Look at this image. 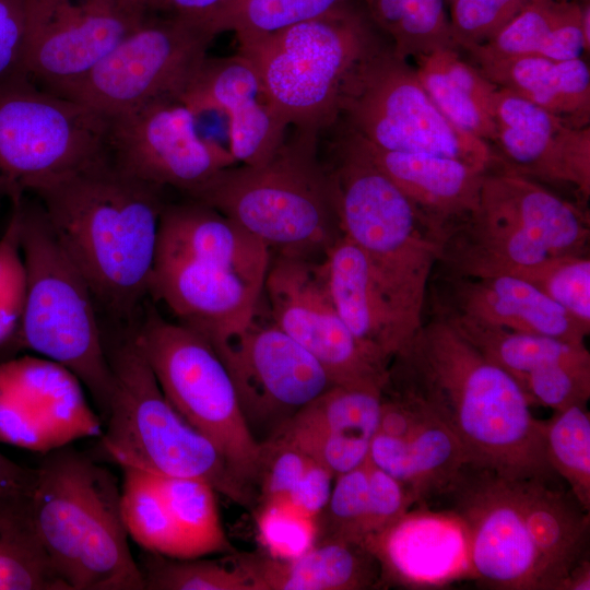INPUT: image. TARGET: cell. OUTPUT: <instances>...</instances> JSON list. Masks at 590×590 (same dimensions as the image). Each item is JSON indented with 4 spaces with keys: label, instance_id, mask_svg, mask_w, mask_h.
<instances>
[{
    "label": "cell",
    "instance_id": "60d3db41",
    "mask_svg": "<svg viewBox=\"0 0 590 590\" xmlns=\"http://www.w3.org/2000/svg\"><path fill=\"white\" fill-rule=\"evenodd\" d=\"M346 0H229L212 23L215 35L252 40L319 16Z\"/></svg>",
    "mask_w": 590,
    "mask_h": 590
},
{
    "label": "cell",
    "instance_id": "ba28073f",
    "mask_svg": "<svg viewBox=\"0 0 590 590\" xmlns=\"http://www.w3.org/2000/svg\"><path fill=\"white\" fill-rule=\"evenodd\" d=\"M330 173L342 235L365 255L377 281L416 332L442 244L406 196L351 134Z\"/></svg>",
    "mask_w": 590,
    "mask_h": 590
},
{
    "label": "cell",
    "instance_id": "8992f818",
    "mask_svg": "<svg viewBox=\"0 0 590 590\" xmlns=\"http://www.w3.org/2000/svg\"><path fill=\"white\" fill-rule=\"evenodd\" d=\"M105 344L114 391L98 437L103 453L121 468L202 480L232 502L253 507L257 495L164 396L132 324L110 346Z\"/></svg>",
    "mask_w": 590,
    "mask_h": 590
},
{
    "label": "cell",
    "instance_id": "cb8c5ba5",
    "mask_svg": "<svg viewBox=\"0 0 590 590\" xmlns=\"http://www.w3.org/2000/svg\"><path fill=\"white\" fill-rule=\"evenodd\" d=\"M381 399L380 388L333 385L273 437L296 446L337 476L368 460Z\"/></svg>",
    "mask_w": 590,
    "mask_h": 590
},
{
    "label": "cell",
    "instance_id": "9a60e30c",
    "mask_svg": "<svg viewBox=\"0 0 590 590\" xmlns=\"http://www.w3.org/2000/svg\"><path fill=\"white\" fill-rule=\"evenodd\" d=\"M322 259L286 255L271 259L262 290L269 316L319 362L334 385L384 390L389 365L368 353L342 320Z\"/></svg>",
    "mask_w": 590,
    "mask_h": 590
},
{
    "label": "cell",
    "instance_id": "ab89813d",
    "mask_svg": "<svg viewBox=\"0 0 590 590\" xmlns=\"http://www.w3.org/2000/svg\"><path fill=\"white\" fill-rule=\"evenodd\" d=\"M544 449L548 465L569 485L570 493L590 509V413L587 404L556 411L544 422Z\"/></svg>",
    "mask_w": 590,
    "mask_h": 590
},
{
    "label": "cell",
    "instance_id": "f1b7e54d",
    "mask_svg": "<svg viewBox=\"0 0 590 590\" xmlns=\"http://www.w3.org/2000/svg\"><path fill=\"white\" fill-rule=\"evenodd\" d=\"M253 590H366L379 586L380 568L362 543L317 540L302 555L276 558L266 552L233 553Z\"/></svg>",
    "mask_w": 590,
    "mask_h": 590
},
{
    "label": "cell",
    "instance_id": "7dc6e473",
    "mask_svg": "<svg viewBox=\"0 0 590 590\" xmlns=\"http://www.w3.org/2000/svg\"><path fill=\"white\" fill-rule=\"evenodd\" d=\"M533 0H456L449 5L451 35L467 50L493 38Z\"/></svg>",
    "mask_w": 590,
    "mask_h": 590
},
{
    "label": "cell",
    "instance_id": "c3c4849f",
    "mask_svg": "<svg viewBox=\"0 0 590 590\" xmlns=\"http://www.w3.org/2000/svg\"><path fill=\"white\" fill-rule=\"evenodd\" d=\"M530 404L562 411L587 404L590 398V361L565 362L528 375L521 382Z\"/></svg>",
    "mask_w": 590,
    "mask_h": 590
},
{
    "label": "cell",
    "instance_id": "9c48e42d",
    "mask_svg": "<svg viewBox=\"0 0 590 590\" xmlns=\"http://www.w3.org/2000/svg\"><path fill=\"white\" fill-rule=\"evenodd\" d=\"M585 216L527 176L488 172L476 209L444 240L439 262L449 275L506 274L565 255H582Z\"/></svg>",
    "mask_w": 590,
    "mask_h": 590
},
{
    "label": "cell",
    "instance_id": "11a10c76",
    "mask_svg": "<svg viewBox=\"0 0 590 590\" xmlns=\"http://www.w3.org/2000/svg\"><path fill=\"white\" fill-rule=\"evenodd\" d=\"M35 474V469L23 467L0 452V496L31 494Z\"/></svg>",
    "mask_w": 590,
    "mask_h": 590
},
{
    "label": "cell",
    "instance_id": "f35d334b",
    "mask_svg": "<svg viewBox=\"0 0 590 590\" xmlns=\"http://www.w3.org/2000/svg\"><path fill=\"white\" fill-rule=\"evenodd\" d=\"M408 445L409 492L414 504L446 495L469 464L458 438L432 414L410 436Z\"/></svg>",
    "mask_w": 590,
    "mask_h": 590
},
{
    "label": "cell",
    "instance_id": "8d00e7d4",
    "mask_svg": "<svg viewBox=\"0 0 590 590\" xmlns=\"http://www.w3.org/2000/svg\"><path fill=\"white\" fill-rule=\"evenodd\" d=\"M155 476L181 538L185 558L235 553L220 518L216 491L209 483L192 477Z\"/></svg>",
    "mask_w": 590,
    "mask_h": 590
},
{
    "label": "cell",
    "instance_id": "6da1fadb",
    "mask_svg": "<svg viewBox=\"0 0 590 590\" xmlns=\"http://www.w3.org/2000/svg\"><path fill=\"white\" fill-rule=\"evenodd\" d=\"M384 389L412 398L462 445L468 467L550 481L544 422L520 385L437 315L393 356Z\"/></svg>",
    "mask_w": 590,
    "mask_h": 590
},
{
    "label": "cell",
    "instance_id": "7bdbcfd3",
    "mask_svg": "<svg viewBox=\"0 0 590 590\" xmlns=\"http://www.w3.org/2000/svg\"><path fill=\"white\" fill-rule=\"evenodd\" d=\"M506 274L530 283L590 328V259L586 253L550 258Z\"/></svg>",
    "mask_w": 590,
    "mask_h": 590
},
{
    "label": "cell",
    "instance_id": "ac0fdd59",
    "mask_svg": "<svg viewBox=\"0 0 590 590\" xmlns=\"http://www.w3.org/2000/svg\"><path fill=\"white\" fill-rule=\"evenodd\" d=\"M516 481L467 467L446 495L467 530L471 578L491 589L543 590Z\"/></svg>",
    "mask_w": 590,
    "mask_h": 590
},
{
    "label": "cell",
    "instance_id": "4dcf8cb0",
    "mask_svg": "<svg viewBox=\"0 0 590 590\" xmlns=\"http://www.w3.org/2000/svg\"><path fill=\"white\" fill-rule=\"evenodd\" d=\"M474 62L497 87L512 92L574 127H589L590 70L581 58L554 60L526 55Z\"/></svg>",
    "mask_w": 590,
    "mask_h": 590
},
{
    "label": "cell",
    "instance_id": "680465c9",
    "mask_svg": "<svg viewBox=\"0 0 590 590\" xmlns=\"http://www.w3.org/2000/svg\"><path fill=\"white\" fill-rule=\"evenodd\" d=\"M576 1L580 3V2H585V1H588V0H576Z\"/></svg>",
    "mask_w": 590,
    "mask_h": 590
},
{
    "label": "cell",
    "instance_id": "83f0119b",
    "mask_svg": "<svg viewBox=\"0 0 590 590\" xmlns=\"http://www.w3.org/2000/svg\"><path fill=\"white\" fill-rule=\"evenodd\" d=\"M322 261L342 320L368 353L389 365L415 331L377 281L365 255L346 236L341 235Z\"/></svg>",
    "mask_w": 590,
    "mask_h": 590
},
{
    "label": "cell",
    "instance_id": "681fc988",
    "mask_svg": "<svg viewBox=\"0 0 590 590\" xmlns=\"http://www.w3.org/2000/svg\"><path fill=\"white\" fill-rule=\"evenodd\" d=\"M260 445L257 503L287 499L311 459L299 448L279 437Z\"/></svg>",
    "mask_w": 590,
    "mask_h": 590
},
{
    "label": "cell",
    "instance_id": "30bf717a",
    "mask_svg": "<svg viewBox=\"0 0 590 590\" xmlns=\"http://www.w3.org/2000/svg\"><path fill=\"white\" fill-rule=\"evenodd\" d=\"M132 328L166 399L257 495L261 445L245 422L229 374L212 343L166 320L152 305Z\"/></svg>",
    "mask_w": 590,
    "mask_h": 590
},
{
    "label": "cell",
    "instance_id": "2e32d148",
    "mask_svg": "<svg viewBox=\"0 0 590 590\" xmlns=\"http://www.w3.org/2000/svg\"><path fill=\"white\" fill-rule=\"evenodd\" d=\"M198 116L178 98H164L108 118L109 161L123 174L191 194L236 165L229 150L203 137Z\"/></svg>",
    "mask_w": 590,
    "mask_h": 590
},
{
    "label": "cell",
    "instance_id": "484cf974",
    "mask_svg": "<svg viewBox=\"0 0 590 590\" xmlns=\"http://www.w3.org/2000/svg\"><path fill=\"white\" fill-rule=\"evenodd\" d=\"M186 260L232 271L263 290L271 251L217 210L196 200L164 205L155 261Z\"/></svg>",
    "mask_w": 590,
    "mask_h": 590
},
{
    "label": "cell",
    "instance_id": "f5cc1de1",
    "mask_svg": "<svg viewBox=\"0 0 590 590\" xmlns=\"http://www.w3.org/2000/svg\"><path fill=\"white\" fill-rule=\"evenodd\" d=\"M334 477L327 468L311 460L286 500L317 519L329 500Z\"/></svg>",
    "mask_w": 590,
    "mask_h": 590
},
{
    "label": "cell",
    "instance_id": "e0dca14e",
    "mask_svg": "<svg viewBox=\"0 0 590 590\" xmlns=\"http://www.w3.org/2000/svg\"><path fill=\"white\" fill-rule=\"evenodd\" d=\"M144 0H30L24 73L50 91L104 59L144 17Z\"/></svg>",
    "mask_w": 590,
    "mask_h": 590
},
{
    "label": "cell",
    "instance_id": "db71d44e",
    "mask_svg": "<svg viewBox=\"0 0 590 590\" xmlns=\"http://www.w3.org/2000/svg\"><path fill=\"white\" fill-rule=\"evenodd\" d=\"M228 1L229 0H144L145 5L150 10L198 22L205 25L211 31L213 21Z\"/></svg>",
    "mask_w": 590,
    "mask_h": 590
},
{
    "label": "cell",
    "instance_id": "816d5d0a",
    "mask_svg": "<svg viewBox=\"0 0 590 590\" xmlns=\"http://www.w3.org/2000/svg\"><path fill=\"white\" fill-rule=\"evenodd\" d=\"M30 0H0V81L24 73Z\"/></svg>",
    "mask_w": 590,
    "mask_h": 590
},
{
    "label": "cell",
    "instance_id": "d6a6232c",
    "mask_svg": "<svg viewBox=\"0 0 590 590\" xmlns=\"http://www.w3.org/2000/svg\"><path fill=\"white\" fill-rule=\"evenodd\" d=\"M438 315L519 385L528 375L551 365L590 361L586 343L485 326L453 315Z\"/></svg>",
    "mask_w": 590,
    "mask_h": 590
},
{
    "label": "cell",
    "instance_id": "b9f144b4",
    "mask_svg": "<svg viewBox=\"0 0 590 590\" xmlns=\"http://www.w3.org/2000/svg\"><path fill=\"white\" fill-rule=\"evenodd\" d=\"M138 564L144 590H253L232 558H174L144 552Z\"/></svg>",
    "mask_w": 590,
    "mask_h": 590
},
{
    "label": "cell",
    "instance_id": "6f0895ef",
    "mask_svg": "<svg viewBox=\"0 0 590 590\" xmlns=\"http://www.w3.org/2000/svg\"><path fill=\"white\" fill-rule=\"evenodd\" d=\"M453 1H456V0H445L446 5H447L448 8H449V5H450Z\"/></svg>",
    "mask_w": 590,
    "mask_h": 590
},
{
    "label": "cell",
    "instance_id": "603a6c76",
    "mask_svg": "<svg viewBox=\"0 0 590 590\" xmlns=\"http://www.w3.org/2000/svg\"><path fill=\"white\" fill-rule=\"evenodd\" d=\"M149 294L214 345L252 320L262 288L216 266L173 260L154 262Z\"/></svg>",
    "mask_w": 590,
    "mask_h": 590
},
{
    "label": "cell",
    "instance_id": "52a82bcc",
    "mask_svg": "<svg viewBox=\"0 0 590 590\" xmlns=\"http://www.w3.org/2000/svg\"><path fill=\"white\" fill-rule=\"evenodd\" d=\"M381 33L357 0L282 31L238 43L288 126L319 131L340 114L345 92Z\"/></svg>",
    "mask_w": 590,
    "mask_h": 590
},
{
    "label": "cell",
    "instance_id": "7c38bea8",
    "mask_svg": "<svg viewBox=\"0 0 590 590\" xmlns=\"http://www.w3.org/2000/svg\"><path fill=\"white\" fill-rule=\"evenodd\" d=\"M341 114L351 132L384 150L452 157L484 172L502 162L491 144L446 118L390 46L381 45L357 70Z\"/></svg>",
    "mask_w": 590,
    "mask_h": 590
},
{
    "label": "cell",
    "instance_id": "836d02e7",
    "mask_svg": "<svg viewBox=\"0 0 590 590\" xmlns=\"http://www.w3.org/2000/svg\"><path fill=\"white\" fill-rule=\"evenodd\" d=\"M30 497L0 496V590H69L37 535Z\"/></svg>",
    "mask_w": 590,
    "mask_h": 590
},
{
    "label": "cell",
    "instance_id": "5b68a950",
    "mask_svg": "<svg viewBox=\"0 0 590 590\" xmlns=\"http://www.w3.org/2000/svg\"><path fill=\"white\" fill-rule=\"evenodd\" d=\"M11 203L26 270L24 312L13 340L74 374L103 422L114 378L93 293L54 234L39 200L24 194Z\"/></svg>",
    "mask_w": 590,
    "mask_h": 590
},
{
    "label": "cell",
    "instance_id": "4316f807",
    "mask_svg": "<svg viewBox=\"0 0 590 590\" xmlns=\"http://www.w3.org/2000/svg\"><path fill=\"white\" fill-rule=\"evenodd\" d=\"M349 133L406 196L441 244L476 209L488 172L452 157L384 150Z\"/></svg>",
    "mask_w": 590,
    "mask_h": 590
},
{
    "label": "cell",
    "instance_id": "f546056e",
    "mask_svg": "<svg viewBox=\"0 0 590 590\" xmlns=\"http://www.w3.org/2000/svg\"><path fill=\"white\" fill-rule=\"evenodd\" d=\"M548 482L519 480L516 489L543 590H560L569 571L586 557L590 518L570 492L551 487Z\"/></svg>",
    "mask_w": 590,
    "mask_h": 590
},
{
    "label": "cell",
    "instance_id": "1f68e13d",
    "mask_svg": "<svg viewBox=\"0 0 590 590\" xmlns=\"http://www.w3.org/2000/svg\"><path fill=\"white\" fill-rule=\"evenodd\" d=\"M417 78L437 108L456 127L488 144L496 138L492 99L497 88L456 48L418 56Z\"/></svg>",
    "mask_w": 590,
    "mask_h": 590
},
{
    "label": "cell",
    "instance_id": "d6986e66",
    "mask_svg": "<svg viewBox=\"0 0 590 590\" xmlns=\"http://www.w3.org/2000/svg\"><path fill=\"white\" fill-rule=\"evenodd\" d=\"M81 381L50 361L25 358L0 366V439L43 453L103 433Z\"/></svg>",
    "mask_w": 590,
    "mask_h": 590
},
{
    "label": "cell",
    "instance_id": "e575fe53",
    "mask_svg": "<svg viewBox=\"0 0 590 590\" xmlns=\"http://www.w3.org/2000/svg\"><path fill=\"white\" fill-rule=\"evenodd\" d=\"M576 0H533L488 42L467 49L473 60L536 55L556 59L574 35Z\"/></svg>",
    "mask_w": 590,
    "mask_h": 590
},
{
    "label": "cell",
    "instance_id": "4fadbf2b",
    "mask_svg": "<svg viewBox=\"0 0 590 590\" xmlns=\"http://www.w3.org/2000/svg\"><path fill=\"white\" fill-rule=\"evenodd\" d=\"M215 36L203 24L148 9L138 26L93 69L48 92L107 118L179 98Z\"/></svg>",
    "mask_w": 590,
    "mask_h": 590
},
{
    "label": "cell",
    "instance_id": "74e56055",
    "mask_svg": "<svg viewBox=\"0 0 590 590\" xmlns=\"http://www.w3.org/2000/svg\"><path fill=\"white\" fill-rule=\"evenodd\" d=\"M121 469L120 509L128 535L144 552L185 558L181 538L156 476L131 467Z\"/></svg>",
    "mask_w": 590,
    "mask_h": 590
},
{
    "label": "cell",
    "instance_id": "7a4b0ae2",
    "mask_svg": "<svg viewBox=\"0 0 590 590\" xmlns=\"http://www.w3.org/2000/svg\"><path fill=\"white\" fill-rule=\"evenodd\" d=\"M162 189L123 174L107 157L32 194L96 305L128 324L149 293Z\"/></svg>",
    "mask_w": 590,
    "mask_h": 590
},
{
    "label": "cell",
    "instance_id": "5bb4252c",
    "mask_svg": "<svg viewBox=\"0 0 590 590\" xmlns=\"http://www.w3.org/2000/svg\"><path fill=\"white\" fill-rule=\"evenodd\" d=\"M213 346L259 444L275 436L305 405L334 385L309 352L270 316L260 318L258 309L243 330Z\"/></svg>",
    "mask_w": 590,
    "mask_h": 590
},
{
    "label": "cell",
    "instance_id": "f907efd6",
    "mask_svg": "<svg viewBox=\"0 0 590 590\" xmlns=\"http://www.w3.org/2000/svg\"><path fill=\"white\" fill-rule=\"evenodd\" d=\"M368 463V503L364 542L394 523L414 505L410 492L400 481L369 461Z\"/></svg>",
    "mask_w": 590,
    "mask_h": 590
},
{
    "label": "cell",
    "instance_id": "f6af8a7d",
    "mask_svg": "<svg viewBox=\"0 0 590 590\" xmlns=\"http://www.w3.org/2000/svg\"><path fill=\"white\" fill-rule=\"evenodd\" d=\"M256 523L266 553L276 558H295L317 540V519L297 509L290 500H271L256 506Z\"/></svg>",
    "mask_w": 590,
    "mask_h": 590
},
{
    "label": "cell",
    "instance_id": "ffe728a7",
    "mask_svg": "<svg viewBox=\"0 0 590 590\" xmlns=\"http://www.w3.org/2000/svg\"><path fill=\"white\" fill-rule=\"evenodd\" d=\"M178 99L198 117L217 111L226 118L227 149L237 163L262 165L286 141L290 126L273 107L255 66L239 52L206 56Z\"/></svg>",
    "mask_w": 590,
    "mask_h": 590
},
{
    "label": "cell",
    "instance_id": "8fae6325",
    "mask_svg": "<svg viewBox=\"0 0 590 590\" xmlns=\"http://www.w3.org/2000/svg\"><path fill=\"white\" fill-rule=\"evenodd\" d=\"M108 118L38 86L0 81V198L13 201L108 157Z\"/></svg>",
    "mask_w": 590,
    "mask_h": 590
},
{
    "label": "cell",
    "instance_id": "ee69618b",
    "mask_svg": "<svg viewBox=\"0 0 590 590\" xmlns=\"http://www.w3.org/2000/svg\"><path fill=\"white\" fill-rule=\"evenodd\" d=\"M368 470L367 460L334 477L329 500L317 518V540L339 539L364 544Z\"/></svg>",
    "mask_w": 590,
    "mask_h": 590
},
{
    "label": "cell",
    "instance_id": "d590c367",
    "mask_svg": "<svg viewBox=\"0 0 590 590\" xmlns=\"http://www.w3.org/2000/svg\"><path fill=\"white\" fill-rule=\"evenodd\" d=\"M393 52L416 58L456 48L445 0H357Z\"/></svg>",
    "mask_w": 590,
    "mask_h": 590
},
{
    "label": "cell",
    "instance_id": "277c9868",
    "mask_svg": "<svg viewBox=\"0 0 590 590\" xmlns=\"http://www.w3.org/2000/svg\"><path fill=\"white\" fill-rule=\"evenodd\" d=\"M317 137L297 130L267 163L226 167L189 197L238 223L275 255L322 259L342 232Z\"/></svg>",
    "mask_w": 590,
    "mask_h": 590
},
{
    "label": "cell",
    "instance_id": "44dd1931",
    "mask_svg": "<svg viewBox=\"0 0 590 590\" xmlns=\"http://www.w3.org/2000/svg\"><path fill=\"white\" fill-rule=\"evenodd\" d=\"M495 144L508 170L568 184L590 194V127H574L533 103L497 87L492 99Z\"/></svg>",
    "mask_w": 590,
    "mask_h": 590
},
{
    "label": "cell",
    "instance_id": "7402d4cb",
    "mask_svg": "<svg viewBox=\"0 0 590 590\" xmlns=\"http://www.w3.org/2000/svg\"><path fill=\"white\" fill-rule=\"evenodd\" d=\"M364 545L379 564V586L439 588L471 578L467 530L451 510H409Z\"/></svg>",
    "mask_w": 590,
    "mask_h": 590
},
{
    "label": "cell",
    "instance_id": "3957f363",
    "mask_svg": "<svg viewBox=\"0 0 590 590\" xmlns=\"http://www.w3.org/2000/svg\"><path fill=\"white\" fill-rule=\"evenodd\" d=\"M35 470L34 526L69 590H143L115 474L70 445L46 452Z\"/></svg>",
    "mask_w": 590,
    "mask_h": 590
},
{
    "label": "cell",
    "instance_id": "bcb514c9",
    "mask_svg": "<svg viewBox=\"0 0 590 590\" xmlns=\"http://www.w3.org/2000/svg\"><path fill=\"white\" fill-rule=\"evenodd\" d=\"M26 298V270L20 241V222L15 210L0 237V347L13 340L19 330Z\"/></svg>",
    "mask_w": 590,
    "mask_h": 590
},
{
    "label": "cell",
    "instance_id": "9f6ffc18",
    "mask_svg": "<svg viewBox=\"0 0 590 590\" xmlns=\"http://www.w3.org/2000/svg\"><path fill=\"white\" fill-rule=\"evenodd\" d=\"M590 589V562L583 557L569 571L563 581L560 590H589Z\"/></svg>",
    "mask_w": 590,
    "mask_h": 590
},
{
    "label": "cell",
    "instance_id": "d4e9b609",
    "mask_svg": "<svg viewBox=\"0 0 590 590\" xmlns=\"http://www.w3.org/2000/svg\"><path fill=\"white\" fill-rule=\"evenodd\" d=\"M448 300L440 312L517 332L585 343L590 333L536 287L509 274L446 276Z\"/></svg>",
    "mask_w": 590,
    "mask_h": 590
}]
</instances>
